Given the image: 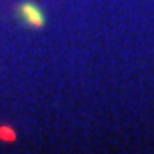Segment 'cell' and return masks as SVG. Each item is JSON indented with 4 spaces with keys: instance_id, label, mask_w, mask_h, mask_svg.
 <instances>
[{
    "instance_id": "6da1fadb",
    "label": "cell",
    "mask_w": 154,
    "mask_h": 154,
    "mask_svg": "<svg viewBox=\"0 0 154 154\" xmlns=\"http://www.w3.org/2000/svg\"><path fill=\"white\" fill-rule=\"evenodd\" d=\"M19 16L21 19L28 26H33V28H39V26H43L45 24V14L43 11L39 9L38 5H34V4H22L19 7Z\"/></svg>"
}]
</instances>
